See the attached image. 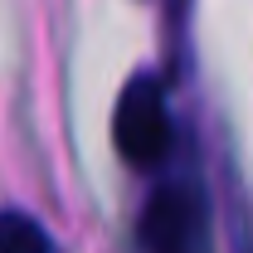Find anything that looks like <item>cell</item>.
Returning a JSON list of instances; mask_svg holds the SVG:
<instances>
[{
  "instance_id": "cell-1",
  "label": "cell",
  "mask_w": 253,
  "mask_h": 253,
  "mask_svg": "<svg viewBox=\"0 0 253 253\" xmlns=\"http://www.w3.org/2000/svg\"><path fill=\"white\" fill-rule=\"evenodd\" d=\"M141 253H210V205L190 180L151 190L141 219H136Z\"/></svg>"
},
{
  "instance_id": "cell-2",
  "label": "cell",
  "mask_w": 253,
  "mask_h": 253,
  "mask_svg": "<svg viewBox=\"0 0 253 253\" xmlns=\"http://www.w3.org/2000/svg\"><path fill=\"white\" fill-rule=\"evenodd\" d=\"M112 136H117L122 161L136 170H151L170 156V112H166V93L151 73L126 83L117 117H112Z\"/></svg>"
},
{
  "instance_id": "cell-3",
  "label": "cell",
  "mask_w": 253,
  "mask_h": 253,
  "mask_svg": "<svg viewBox=\"0 0 253 253\" xmlns=\"http://www.w3.org/2000/svg\"><path fill=\"white\" fill-rule=\"evenodd\" d=\"M0 253H54V239L25 210H0Z\"/></svg>"
}]
</instances>
